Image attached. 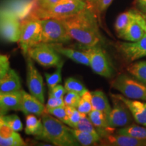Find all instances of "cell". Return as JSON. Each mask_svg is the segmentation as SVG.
I'll return each mask as SVG.
<instances>
[{"label":"cell","instance_id":"1","mask_svg":"<svg viewBox=\"0 0 146 146\" xmlns=\"http://www.w3.org/2000/svg\"><path fill=\"white\" fill-rule=\"evenodd\" d=\"M62 21L72 39L84 47L96 46L101 41L97 14L89 5L79 13Z\"/></svg>","mask_w":146,"mask_h":146},{"label":"cell","instance_id":"2","mask_svg":"<svg viewBox=\"0 0 146 146\" xmlns=\"http://www.w3.org/2000/svg\"><path fill=\"white\" fill-rule=\"evenodd\" d=\"M43 128L35 139L49 142L58 146H77L80 144L70 132V128L64 125L63 122L53 117L47 112L41 116Z\"/></svg>","mask_w":146,"mask_h":146},{"label":"cell","instance_id":"3","mask_svg":"<svg viewBox=\"0 0 146 146\" xmlns=\"http://www.w3.org/2000/svg\"><path fill=\"white\" fill-rule=\"evenodd\" d=\"M88 5V3L84 0H61L47 10L33 9L29 15L39 19L48 18L64 19L79 13Z\"/></svg>","mask_w":146,"mask_h":146},{"label":"cell","instance_id":"4","mask_svg":"<svg viewBox=\"0 0 146 146\" xmlns=\"http://www.w3.org/2000/svg\"><path fill=\"white\" fill-rule=\"evenodd\" d=\"M18 42L25 56H27L29 49L41 43V24L40 19L29 15L22 20L21 33Z\"/></svg>","mask_w":146,"mask_h":146},{"label":"cell","instance_id":"5","mask_svg":"<svg viewBox=\"0 0 146 146\" xmlns=\"http://www.w3.org/2000/svg\"><path fill=\"white\" fill-rule=\"evenodd\" d=\"M41 43H64L72 40L62 19L48 18L40 19Z\"/></svg>","mask_w":146,"mask_h":146},{"label":"cell","instance_id":"6","mask_svg":"<svg viewBox=\"0 0 146 146\" xmlns=\"http://www.w3.org/2000/svg\"><path fill=\"white\" fill-rule=\"evenodd\" d=\"M111 85L126 98L146 101V84L129 77L127 74H120L113 80Z\"/></svg>","mask_w":146,"mask_h":146},{"label":"cell","instance_id":"7","mask_svg":"<svg viewBox=\"0 0 146 146\" xmlns=\"http://www.w3.org/2000/svg\"><path fill=\"white\" fill-rule=\"evenodd\" d=\"M27 56L46 67L57 66L62 61L59 53L50 43H40L32 47L29 50Z\"/></svg>","mask_w":146,"mask_h":146},{"label":"cell","instance_id":"8","mask_svg":"<svg viewBox=\"0 0 146 146\" xmlns=\"http://www.w3.org/2000/svg\"><path fill=\"white\" fill-rule=\"evenodd\" d=\"M35 6V0H5L0 5V16H12L25 19L31 13Z\"/></svg>","mask_w":146,"mask_h":146},{"label":"cell","instance_id":"9","mask_svg":"<svg viewBox=\"0 0 146 146\" xmlns=\"http://www.w3.org/2000/svg\"><path fill=\"white\" fill-rule=\"evenodd\" d=\"M89 55L90 66L95 72L106 78L112 75V68L110 64L104 51L100 47H84Z\"/></svg>","mask_w":146,"mask_h":146},{"label":"cell","instance_id":"10","mask_svg":"<svg viewBox=\"0 0 146 146\" xmlns=\"http://www.w3.org/2000/svg\"><path fill=\"white\" fill-rule=\"evenodd\" d=\"M111 97L114 106L107 118L109 126L113 129L129 126L132 123L133 118L129 109L121 100L112 94H111Z\"/></svg>","mask_w":146,"mask_h":146},{"label":"cell","instance_id":"11","mask_svg":"<svg viewBox=\"0 0 146 146\" xmlns=\"http://www.w3.org/2000/svg\"><path fill=\"white\" fill-rule=\"evenodd\" d=\"M27 83L31 94L44 104V87L43 78L35 68L33 59L27 56Z\"/></svg>","mask_w":146,"mask_h":146},{"label":"cell","instance_id":"12","mask_svg":"<svg viewBox=\"0 0 146 146\" xmlns=\"http://www.w3.org/2000/svg\"><path fill=\"white\" fill-rule=\"evenodd\" d=\"M21 21L8 16H0V38L8 42H18Z\"/></svg>","mask_w":146,"mask_h":146},{"label":"cell","instance_id":"13","mask_svg":"<svg viewBox=\"0 0 146 146\" xmlns=\"http://www.w3.org/2000/svg\"><path fill=\"white\" fill-rule=\"evenodd\" d=\"M145 28V16L143 14L137 12L125 31L119 37L131 42L137 41L141 39L146 33Z\"/></svg>","mask_w":146,"mask_h":146},{"label":"cell","instance_id":"14","mask_svg":"<svg viewBox=\"0 0 146 146\" xmlns=\"http://www.w3.org/2000/svg\"><path fill=\"white\" fill-rule=\"evenodd\" d=\"M119 51L129 61H135L146 56V33L141 39L134 42H120Z\"/></svg>","mask_w":146,"mask_h":146},{"label":"cell","instance_id":"15","mask_svg":"<svg viewBox=\"0 0 146 146\" xmlns=\"http://www.w3.org/2000/svg\"><path fill=\"white\" fill-rule=\"evenodd\" d=\"M21 92L22 100L20 110L21 112L25 115L35 114L36 116H42L46 112V108L37 98L22 89Z\"/></svg>","mask_w":146,"mask_h":146},{"label":"cell","instance_id":"16","mask_svg":"<svg viewBox=\"0 0 146 146\" xmlns=\"http://www.w3.org/2000/svg\"><path fill=\"white\" fill-rule=\"evenodd\" d=\"M102 145L114 146H146V140L139 139L127 135L110 134L101 138Z\"/></svg>","mask_w":146,"mask_h":146},{"label":"cell","instance_id":"17","mask_svg":"<svg viewBox=\"0 0 146 146\" xmlns=\"http://www.w3.org/2000/svg\"><path fill=\"white\" fill-rule=\"evenodd\" d=\"M114 97L121 100L129 109L135 120L140 125L146 126V103L137 100H132L124 96L112 94Z\"/></svg>","mask_w":146,"mask_h":146},{"label":"cell","instance_id":"18","mask_svg":"<svg viewBox=\"0 0 146 146\" xmlns=\"http://www.w3.org/2000/svg\"><path fill=\"white\" fill-rule=\"evenodd\" d=\"M50 44L58 53L70 58L75 62L83 65L90 66L89 55L85 50L84 51H78L69 47H64L61 45V43H50Z\"/></svg>","mask_w":146,"mask_h":146},{"label":"cell","instance_id":"19","mask_svg":"<svg viewBox=\"0 0 146 146\" xmlns=\"http://www.w3.org/2000/svg\"><path fill=\"white\" fill-rule=\"evenodd\" d=\"M88 118L96 127L101 138L110 133H114V129L109 126L107 116L104 112L92 110L88 114Z\"/></svg>","mask_w":146,"mask_h":146},{"label":"cell","instance_id":"20","mask_svg":"<svg viewBox=\"0 0 146 146\" xmlns=\"http://www.w3.org/2000/svg\"><path fill=\"white\" fill-rule=\"evenodd\" d=\"M21 88V81L15 70L9 69L0 81V94H8L19 91Z\"/></svg>","mask_w":146,"mask_h":146},{"label":"cell","instance_id":"21","mask_svg":"<svg viewBox=\"0 0 146 146\" xmlns=\"http://www.w3.org/2000/svg\"><path fill=\"white\" fill-rule=\"evenodd\" d=\"M91 104H92V110H97L104 112L108 116L112 108L110 106L106 96L103 91L96 90L91 92Z\"/></svg>","mask_w":146,"mask_h":146},{"label":"cell","instance_id":"22","mask_svg":"<svg viewBox=\"0 0 146 146\" xmlns=\"http://www.w3.org/2000/svg\"><path fill=\"white\" fill-rule=\"evenodd\" d=\"M21 90L8 94H0V106L8 110H20L22 100Z\"/></svg>","mask_w":146,"mask_h":146},{"label":"cell","instance_id":"23","mask_svg":"<svg viewBox=\"0 0 146 146\" xmlns=\"http://www.w3.org/2000/svg\"><path fill=\"white\" fill-rule=\"evenodd\" d=\"M70 132L76 141L81 145H92L100 141L101 137L99 134H94L85 131H81L76 129L70 128Z\"/></svg>","mask_w":146,"mask_h":146},{"label":"cell","instance_id":"24","mask_svg":"<svg viewBox=\"0 0 146 146\" xmlns=\"http://www.w3.org/2000/svg\"><path fill=\"white\" fill-rule=\"evenodd\" d=\"M137 12L138 11L135 10H130L120 14L118 16L116 22H115L114 27L118 36H120L123 33V32L125 31L128 25L133 19Z\"/></svg>","mask_w":146,"mask_h":146},{"label":"cell","instance_id":"25","mask_svg":"<svg viewBox=\"0 0 146 146\" xmlns=\"http://www.w3.org/2000/svg\"><path fill=\"white\" fill-rule=\"evenodd\" d=\"M43 128L41 119H39L35 114L27 115L25 133L27 135H31L35 137L41 133Z\"/></svg>","mask_w":146,"mask_h":146},{"label":"cell","instance_id":"26","mask_svg":"<svg viewBox=\"0 0 146 146\" xmlns=\"http://www.w3.org/2000/svg\"><path fill=\"white\" fill-rule=\"evenodd\" d=\"M116 133L127 135L139 139L146 140V126L129 125L116 131Z\"/></svg>","mask_w":146,"mask_h":146},{"label":"cell","instance_id":"27","mask_svg":"<svg viewBox=\"0 0 146 146\" xmlns=\"http://www.w3.org/2000/svg\"><path fill=\"white\" fill-rule=\"evenodd\" d=\"M127 71L138 81L146 84V61L131 64L127 67Z\"/></svg>","mask_w":146,"mask_h":146},{"label":"cell","instance_id":"28","mask_svg":"<svg viewBox=\"0 0 146 146\" xmlns=\"http://www.w3.org/2000/svg\"><path fill=\"white\" fill-rule=\"evenodd\" d=\"M66 109L67 112V120L65 124L68 125V127L74 129L80 120L81 119L82 116L85 114L80 112L77 108L74 107L66 106Z\"/></svg>","mask_w":146,"mask_h":146},{"label":"cell","instance_id":"29","mask_svg":"<svg viewBox=\"0 0 146 146\" xmlns=\"http://www.w3.org/2000/svg\"><path fill=\"white\" fill-rule=\"evenodd\" d=\"M64 62L61 61L57 65V69L53 74H48V73H45V76L46 78V81L47 83L49 89L53 88L59 84L62 81V68Z\"/></svg>","mask_w":146,"mask_h":146},{"label":"cell","instance_id":"30","mask_svg":"<svg viewBox=\"0 0 146 146\" xmlns=\"http://www.w3.org/2000/svg\"><path fill=\"white\" fill-rule=\"evenodd\" d=\"M64 87L67 92L68 91H73V92L79 94L81 96L87 91L86 87L84 86L83 83L76 80V78L72 77L67 78L66 80Z\"/></svg>","mask_w":146,"mask_h":146},{"label":"cell","instance_id":"31","mask_svg":"<svg viewBox=\"0 0 146 146\" xmlns=\"http://www.w3.org/2000/svg\"><path fill=\"white\" fill-rule=\"evenodd\" d=\"M76 108L80 112L85 114H88L92 110L91 94L90 91L87 90L82 95Z\"/></svg>","mask_w":146,"mask_h":146},{"label":"cell","instance_id":"32","mask_svg":"<svg viewBox=\"0 0 146 146\" xmlns=\"http://www.w3.org/2000/svg\"><path fill=\"white\" fill-rule=\"evenodd\" d=\"M27 143L17 132L10 137L3 139L0 137V146H25Z\"/></svg>","mask_w":146,"mask_h":146},{"label":"cell","instance_id":"33","mask_svg":"<svg viewBox=\"0 0 146 146\" xmlns=\"http://www.w3.org/2000/svg\"><path fill=\"white\" fill-rule=\"evenodd\" d=\"M74 129L81 131H85V132L94 133V134H99L97 131L96 127L89 119L88 116H87V114H84L82 116L81 119L80 120Z\"/></svg>","mask_w":146,"mask_h":146},{"label":"cell","instance_id":"34","mask_svg":"<svg viewBox=\"0 0 146 146\" xmlns=\"http://www.w3.org/2000/svg\"><path fill=\"white\" fill-rule=\"evenodd\" d=\"M3 118L10 127L15 132L21 131L23 129V125L21 119L16 114L9 115V116H3Z\"/></svg>","mask_w":146,"mask_h":146},{"label":"cell","instance_id":"35","mask_svg":"<svg viewBox=\"0 0 146 146\" xmlns=\"http://www.w3.org/2000/svg\"><path fill=\"white\" fill-rule=\"evenodd\" d=\"M112 1L113 0H93L88 4L94 9L96 14H101L108 8Z\"/></svg>","mask_w":146,"mask_h":146},{"label":"cell","instance_id":"36","mask_svg":"<svg viewBox=\"0 0 146 146\" xmlns=\"http://www.w3.org/2000/svg\"><path fill=\"white\" fill-rule=\"evenodd\" d=\"M46 112L52 115L58 119L61 120L64 123H66L67 120V112L66 106L58 107L54 108L46 109Z\"/></svg>","mask_w":146,"mask_h":146},{"label":"cell","instance_id":"37","mask_svg":"<svg viewBox=\"0 0 146 146\" xmlns=\"http://www.w3.org/2000/svg\"><path fill=\"white\" fill-rule=\"evenodd\" d=\"M81 96L73 91H68L66 95L64 97L65 105L67 106L76 108L79 103Z\"/></svg>","mask_w":146,"mask_h":146},{"label":"cell","instance_id":"38","mask_svg":"<svg viewBox=\"0 0 146 146\" xmlns=\"http://www.w3.org/2000/svg\"><path fill=\"white\" fill-rule=\"evenodd\" d=\"M61 0H35L33 9L47 10L54 6Z\"/></svg>","mask_w":146,"mask_h":146},{"label":"cell","instance_id":"39","mask_svg":"<svg viewBox=\"0 0 146 146\" xmlns=\"http://www.w3.org/2000/svg\"><path fill=\"white\" fill-rule=\"evenodd\" d=\"M14 133L15 131L12 130L10 126L5 123L3 116L0 117V137L1 138L6 139L12 136Z\"/></svg>","mask_w":146,"mask_h":146},{"label":"cell","instance_id":"40","mask_svg":"<svg viewBox=\"0 0 146 146\" xmlns=\"http://www.w3.org/2000/svg\"><path fill=\"white\" fill-rule=\"evenodd\" d=\"M63 106H66L64 98H56V97L49 94L48 100H47V104L45 105V108H46V109L54 108L63 107Z\"/></svg>","mask_w":146,"mask_h":146},{"label":"cell","instance_id":"41","mask_svg":"<svg viewBox=\"0 0 146 146\" xmlns=\"http://www.w3.org/2000/svg\"><path fill=\"white\" fill-rule=\"evenodd\" d=\"M66 93H67L65 87L62 85H57L53 87V88L49 89V94L56 97V98H64Z\"/></svg>","mask_w":146,"mask_h":146},{"label":"cell","instance_id":"42","mask_svg":"<svg viewBox=\"0 0 146 146\" xmlns=\"http://www.w3.org/2000/svg\"><path fill=\"white\" fill-rule=\"evenodd\" d=\"M136 5L140 10L143 12L144 16H146V0H135Z\"/></svg>","mask_w":146,"mask_h":146},{"label":"cell","instance_id":"43","mask_svg":"<svg viewBox=\"0 0 146 146\" xmlns=\"http://www.w3.org/2000/svg\"><path fill=\"white\" fill-rule=\"evenodd\" d=\"M10 69V64L9 65H0V81L6 72Z\"/></svg>","mask_w":146,"mask_h":146},{"label":"cell","instance_id":"44","mask_svg":"<svg viewBox=\"0 0 146 146\" xmlns=\"http://www.w3.org/2000/svg\"><path fill=\"white\" fill-rule=\"evenodd\" d=\"M0 65H9V58L8 56L0 54Z\"/></svg>","mask_w":146,"mask_h":146},{"label":"cell","instance_id":"45","mask_svg":"<svg viewBox=\"0 0 146 146\" xmlns=\"http://www.w3.org/2000/svg\"><path fill=\"white\" fill-rule=\"evenodd\" d=\"M8 110H6L4 108L0 106V117H1V116H4V115L6 114L7 112H8Z\"/></svg>","mask_w":146,"mask_h":146},{"label":"cell","instance_id":"46","mask_svg":"<svg viewBox=\"0 0 146 146\" xmlns=\"http://www.w3.org/2000/svg\"><path fill=\"white\" fill-rule=\"evenodd\" d=\"M84 1H87V3H91V1H93V0H84Z\"/></svg>","mask_w":146,"mask_h":146},{"label":"cell","instance_id":"47","mask_svg":"<svg viewBox=\"0 0 146 146\" xmlns=\"http://www.w3.org/2000/svg\"><path fill=\"white\" fill-rule=\"evenodd\" d=\"M145 20H146V17H145ZM145 32H146V28H145Z\"/></svg>","mask_w":146,"mask_h":146}]
</instances>
